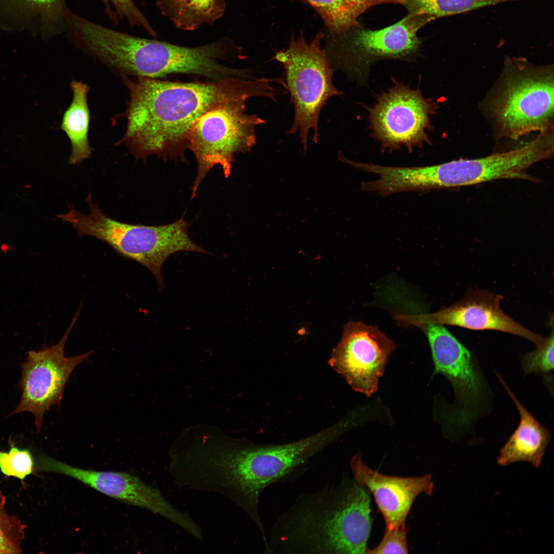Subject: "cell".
I'll return each mask as SVG.
<instances>
[{
    "mask_svg": "<svg viewBox=\"0 0 554 554\" xmlns=\"http://www.w3.org/2000/svg\"><path fill=\"white\" fill-rule=\"evenodd\" d=\"M502 298L487 291L471 290L455 304L433 312H422L409 301L410 309L394 317L399 324L406 326L435 323L474 330H497L522 337L536 346L542 344L545 337L528 330L502 310L500 304Z\"/></svg>",
    "mask_w": 554,
    "mask_h": 554,
    "instance_id": "cell-14",
    "label": "cell"
},
{
    "mask_svg": "<svg viewBox=\"0 0 554 554\" xmlns=\"http://www.w3.org/2000/svg\"><path fill=\"white\" fill-rule=\"evenodd\" d=\"M341 434L337 427L282 445H258L238 440L234 457L233 502L253 521L262 538L266 535L259 510L263 491L303 468Z\"/></svg>",
    "mask_w": 554,
    "mask_h": 554,
    "instance_id": "cell-4",
    "label": "cell"
},
{
    "mask_svg": "<svg viewBox=\"0 0 554 554\" xmlns=\"http://www.w3.org/2000/svg\"><path fill=\"white\" fill-rule=\"evenodd\" d=\"M397 347L377 326L349 321L330 363L353 390L369 397L378 390L389 358Z\"/></svg>",
    "mask_w": 554,
    "mask_h": 554,
    "instance_id": "cell-13",
    "label": "cell"
},
{
    "mask_svg": "<svg viewBox=\"0 0 554 554\" xmlns=\"http://www.w3.org/2000/svg\"><path fill=\"white\" fill-rule=\"evenodd\" d=\"M432 19L407 14L397 23L380 30L361 25L341 34L329 35L324 48L333 69L352 78L364 76L371 63L383 59L410 57L420 48L417 32Z\"/></svg>",
    "mask_w": 554,
    "mask_h": 554,
    "instance_id": "cell-9",
    "label": "cell"
},
{
    "mask_svg": "<svg viewBox=\"0 0 554 554\" xmlns=\"http://www.w3.org/2000/svg\"><path fill=\"white\" fill-rule=\"evenodd\" d=\"M504 74L492 102L503 135L511 138L550 131L553 117V74L549 68L515 63Z\"/></svg>",
    "mask_w": 554,
    "mask_h": 554,
    "instance_id": "cell-8",
    "label": "cell"
},
{
    "mask_svg": "<svg viewBox=\"0 0 554 554\" xmlns=\"http://www.w3.org/2000/svg\"><path fill=\"white\" fill-rule=\"evenodd\" d=\"M38 468L70 477L109 497L146 509L179 526L192 537L201 532V528L189 513L175 507L158 489L129 473L80 468L45 455L39 457Z\"/></svg>",
    "mask_w": 554,
    "mask_h": 554,
    "instance_id": "cell-12",
    "label": "cell"
},
{
    "mask_svg": "<svg viewBox=\"0 0 554 554\" xmlns=\"http://www.w3.org/2000/svg\"><path fill=\"white\" fill-rule=\"evenodd\" d=\"M156 5L176 28L186 31L213 24L226 9L224 0H156Z\"/></svg>",
    "mask_w": 554,
    "mask_h": 554,
    "instance_id": "cell-18",
    "label": "cell"
},
{
    "mask_svg": "<svg viewBox=\"0 0 554 554\" xmlns=\"http://www.w3.org/2000/svg\"><path fill=\"white\" fill-rule=\"evenodd\" d=\"M370 512L369 494L358 484L327 485L301 493L273 524L268 550L270 554L365 553Z\"/></svg>",
    "mask_w": 554,
    "mask_h": 554,
    "instance_id": "cell-2",
    "label": "cell"
},
{
    "mask_svg": "<svg viewBox=\"0 0 554 554\" xmlns=\"http://www.w3.org/2000/svg\"><path fill=\"white\" fill-rule=\"evenodd\" d=\"M120 76L130 100L121 114L125 133L116 145L125 144L136 160L156 155L186 162L189 134L201 116L231 99L267 97L271 90L265 77L180 82Z\"/></svg>",
    "mask_w": 554,
    "mask_h": 554,
    "instance_id": "cell-1",
    "label": "cell"
},
{
    "mask_svg": "<svg viewBox=\"0 0 554 554\" xmlns=\"http://www.w3.org/2000/svg\"><path fill=\"white\" fill-rule=\"evenodd\" d=\"M320 15L329 35H338L360 25L359 16L375 6L397 0H300Z\"/></svg>",
    "mask_w": 554,
    "mask_h": 554,
    "instance_id": "cell-19",
    "label": "cell"
},
{
    "mask_svg": "<svg viewBox=\"0 0 554 554\" xmlns=\"http://www.w3.org/2000/svg\"><path fill=\"white\" fill-rule=\"evenodd\" d=\"M0 504H5V499L0 490Z\"/></svg>",
    "mask_w": 554,
    "mask_h": 554,
    "instance_id": "cell-27",
    "label": "cell"
},
{
    "mask_svg": "<svg viewBox=\"0 0 554 554\" xmlns=\"http://www.w3.org/2000/svg\"><path fill=\"white\" fill-rule=\"evenodd\" d=\"M354 478L372 493L385 522V529L406 526V521L416 498L433 490L431 476L402 477L381 474L369 467L358 456L350 463Z\"/></svg>",
    "mask_w": 554,
    "mask_h": 554,
    "instance_id": "cell-15",
    "label": "cell"
},
{
    "mask_svg": "<svg viewBox=\"0 0 554 554\" xmlns=\"http://www.w3.org/2000/svg\"><path fill=\"white\" fill-rule=\"evenodd\" d=\"M553 330L536 348L522 358V366L525 374H546L553 369Z\"/></svg>",
    "mask_w": 554,
    "mask_h": 554,
    "instance_id": "cell-24",
    "label": "cell"
},
{
    "mask_svg": "<svg viewBox=\"0 0 554 554\" xmlns=\"http://www.w3.org/2000/svg\"><path fill=\"white\" fill-rule=\"evenodd\" d=\"M407 532L406 526L385 529L384 535L379 545L372 549L367 548L365 553H407Z\"/></svg>",
    "mask_w": 554,
    "mask_h": 554,
    "instance_id": "cell-26",
    "label": "cell"
},
{
    "mask_svg": "<svg viewBox=\"0 0 554 554\" xmlns=\"http://www.w3.org/2000/svg\"><path fill=\"white\" fill-rule=\"evenodd\" d=\"M420 329L429 343L434 373L442 374L450 382L455 395L454 405L439 414L443 430L448 436L463 433L488 402L487 383L470 350L443 325L427 323Z\"/></svg>",
    "mask_w": 554,
    "mask_h": 554,
    "instance_id": "cell-7",
    "label": "cell"
},
{
    "mask_svg": "<svg viewBox=\"0 0 554 554\" xmlns=\"http://www.w3.org/2000/svg\"><path fill=\"white\" fill-rule=\"evenodd\" d=\"M24 530L21 521L10 515L5 505L0 504V553H20Z\"/></svg>",
    "mask_w": 554,
    "mask_h": 554,
    "instance_id": "cell-23",
    "label": "cell"
},
{
    "mask_svg": "<svg viewBox=\"0 0 554 554\" xmlns=\"http://www.w3.org/2000/svg\"><path fill=\"white\" fill-rule=\"evenodd\" d=\"M516 0H403L408 14L437 18Z\"/></svg>",
    "mask_w": 554,
    "mask_h": 554,
    "instance_id": "cell-20",
    "label": "cell"
},
{
    "mask_svg": "<svg viewBox=\"0 0 554 554\" xmlns=\"http://www.w3.org/2000/svg\"><path fill=\"white\" fill-rule=\"evenodd\" d=\"M102 1L106 14L116 25L119 21H126L131 27L141 28L153 37L156 36V33L133 0Z\"/></svg>",
    "mask_w": 554,
    "mask_h": 554,
    "instance_id": "cell-22",
    "label": "cell"
},
{
    "mask_svg": "<svg viewBox=\"0 0 554 554\" xmlns=\"http://www.w3.org/2000/svg\"><path fill=\"white\" fill-rule=\"evenodd\" d=\"M324 36L320 31L308 43L301 30L297 37L291 36L287 48L274 57L283 65L285 88L294 108L293 121L287 134H298L304 152L311 132L313 141L318 142L323 107L331 97L343 95L333 83V69L321 46Z\"/></svg>",
    "mask_w": 554,
    "mask_h": 554,
    "instance_id": "cell-5",
    "label": "cell"
},
{
    "mask_svg": "<svg viewBox=\"0 0 554 554\" xmlns=\"http://www.w3.org/2000/svg\"><path fill=\"white\" fill-rule=\"evenodd\" d=\"M248 99L240 97L225 101L204 113L191 127L187 147L197 164L191 199L213 167L219 165L224 176L229 177L235 155L250 152L256 143V128L265 121L246 112Z\"/></svg>",
    "mask_w": 554,
    "mask_h": 554,
    "instance_id": "cell-6",
    "label": "cell"
},
{
    "mask_svg": "<svg viewBox=\"0 0 554 554\" xmlns=\"http://www.w3.org/2000/svg\"><path fill=\"white\" fill-rule=\"evenodd\" d=\"M80 309L79 307L57 343L50 347L44 344L38 351H28L26 361L21 363V377L18 387L22 390V396L9 416L22 412L31 413L34 416L37 432L42 429L45 413L54 406H60L64 388L73 370L94 351L70 357L64 354L65 344Z\"/></svg>",
    "mask_w": 554,
    "mask_h": 554,
    "instance_id": "cell-11",
    "label": "cell"
},
{
    "mask_svg": "<svg viewBox=\"0 0 554 554\" xmlns=\"http://www.w3.org/2000/svg\"><path fill=\"white\" fill-rule=\"evenodd\" d=\"M496 374L520 416L519 425L501 449L497 463L505 466L517 462H527L536 468H539L551 439L550 432L520 403L501 375L498 372Z\"/></svg>",
    "mask_w": 554,
    "mask_h": 554,
    "instance_id": "cell-16",
    "label": "cell"
},
{
    "mask_svg": "<svg viewBox=\"0 0 554 554\" xmlns=\"http://www.w3.org/2000/svg\"><path fill=\"white\" fill-rule=\"evenodd\" d=\"M393 86L379 95L368 107L371 135L381 144L383 152H392L405 146L409 152L430 144L427 131L431 128L430 115L436 103L425 98L418 88L411 89L393 80Z\"/></svg>",
    "mask_w": 554,
    "mask_h": 554,
    "instance_id": "cell-10",
    "label": "cell"
},
{
    "mask_svg": "<svg viewBox=\"0 0 554 554\" xmlns=\"http://www.w3.org/2000/svg\"><path fill=\"white\" fill-rule=\"evenodd\" d=\"M70 86L73 98L64 114L61 128L67 135L72 146L68 162L75 165L89 157L92 152L88 141L90 118L87 95L89 88L76 80L72 81Z\"/></svg>",
    "mask_w": 554,
    "mask_h": 554,
    "instance_id": "cell-17",
    "label": "cell"
},
{
    "mask_svg": "<svg viewBox=\"0 0 554 554\" xmlns=\"http://www.w3.org/2000/svg\"><path fill=\"white\" fill-rule=\"evenodd\" d=\"M86 201L90 208L89 214L71 209L57 217L70 223L79 237L98 239L122 257L145 267L156 279L160 289L164 287L162 268L171 255L180 251L209 254L191 239L189 224L183 218L158 226L125 223L106 215L93 203L90 193Z\"/></svg>",
    "mask_w": 554,
    "mask_h": 554,
    "instance_id": "cell-3",
    "label": "cell"
},
{
    "mask_svg": "<svg viewBox=\"0 0 554 554\" xmlns=\"http://www.w3.org/2000/svg\"><path fill=\"white\" fill-rule=\"evenodd\" d=\"M34 460L28 449H22L11 444L8 452L0 450V470L5 475L22 480L32 473Z\"/></svg>",
    "mask_w": 554,
    "mask_h": 554,
    "instance_id": "cell-25",
    "label": "cell"
},
{
    "mask_svg": "<svg viewBox=\"0 0 554 554\" xmlns=\"http://www.w3.org/2000/svg\"><path fill=\"white\" fill-rule=\"evenodd\" d=\"M24 9L32 12L39 20L43 32L52 36L65 33V0H13Z\"/></svg>",
    "mask_w": 554,
    "mask_h": 554,
    "instance_id": "cell-21",
    "label": "cell"
}]
</instances>
